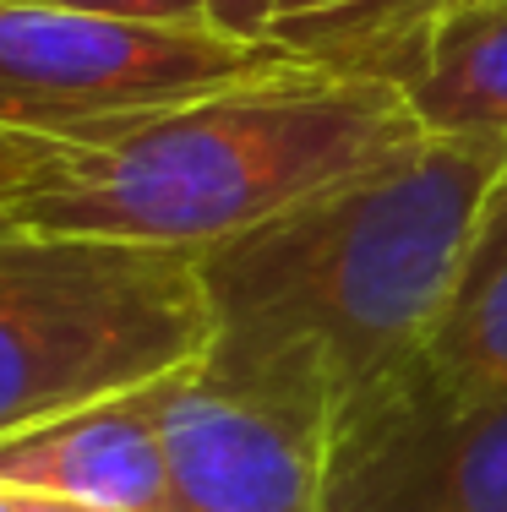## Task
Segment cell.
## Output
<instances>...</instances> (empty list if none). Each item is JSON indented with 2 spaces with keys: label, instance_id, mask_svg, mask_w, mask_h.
Segmentation results:
<instances>
[{
  "label": "cell",
  "instance_id": "6da1fadb",
  "mask_svg": "<svg viewBox=\"0 0 507 512\" xmlns=\"http://www.w3.org/2000/svg\"><path fill=\"white\" fill-rule=\"evenodd\" d=\"M502 175V142L426 131L289 213L197 251L213 306L208 360L306 376L333 414L393 382L426 360Z\"/></svg>",
  "mask_w": 507,
  "mask_h": 512
},
{
  "label": "cell",
  "instance_id": "7a4b0ae2",
  "mask_svg": "<svg viewBox=\"0 0 507 512\" xmlns=\"http://www.w3.org/2000/svg\"><path fill=\"white\" fill-rule=\"evenodd\" d=\"M426 137L377 71L279 66L93 137H28L0 218L50 235L208 251Z\"/></svg>",
  "mask_w": 507,
  "mask_h": 512
},
{
  "label": "cell",
  "instance_id": "3957f363",
  "mask_svg": "<svg viewBox=\"0 0 507 512\" xmlns=\"http://www.w3.org/2000/svg\"><path fill=\"white\" fill-rule=\"evenodd\" d=\"M208 349L197 251L0 218V436L153 387Z\"/></svg>",
  "mask_w": 507,
  "mask_h": 512
},
{
  "label": "cell",
  "instance_id": "277c9868",
  "mask_svg": "<svg viewBox=\"0 0 507 512\" xmlns=\"http://www.w3.org/2000/svg\"><path fill=\"white\" fill-rule=\"evenodd\" d=\"M279 60L295 55L284 44L224 39L213 28H159L0 0V131L39 142L93 137L257 77Z\"/></svg>",
  "mask_w": 507,
  "mask_h": 512
},
{
  "label": "cell",
  "instance_id": "5b68a950",
  "mask_svg": "<svg viewBox=\"0 0 507 512\" xmlns=\"http://www.w3.org/2000/svg\"><path fill=\"white\" fill-rule=\"evenodd\" d=\"M322 512H507V393L415 360L328 420Z\"/></svg>",
  "mask_w": 507,
  "mask_h": 512
},
{
  "label": "cell",
  "instance_id": "8992f818",
  "mask_svg": "<svg viewBox=\"0 0 507 512\" xmlns=\"http://www.w3.org/2000/svg\"><path fill=\"white\" fill-rule=\"evenodd\" d=\"M148 393L169 458V512H322L333 404L317 382L202 360Z\"/></svg>",
  "mask_w": 507,
  "mask_h": 512
},
{
  "label": "cell",
  "instance_id": "52a82bcc",
  "mask_svg": "<svg viewBox=\"0 0 507 512\" xmlns=\"http://www.w3.org/2000/svg\"><path fill=\"white\" fill-rule=\"evenodd\" d=\"M0 491H39L99 512H169V458L153 393L55 414L0 436Z\"/></svg>",
  "mask_w": 507,
  "mask_h": 512
},
{
  "label": "cell",
  "instance_id": "ba28073f",
  "mask_svg": "<svg viewBox=\"0 0 507 512\" xmlns=\"http://www.w3.org/2000/svg\"><path fill=\"white\" fill-rule=\"evenodd\" d=\"M431 137L507 148V0H437L371 55Z\"/></svg>",
  "mask_w": 507,
  "mask_h": 512
},
{
  "label": "cell",
  "instance_id": "9c48e42d",
  "mask_svg": "<svg viewBox=\"0 0 507 512\" xmlns=\"http://www.w3.org/2000/svg\"><path fill=\"white\" fill-rule=\"evenodd\" d=\"M426 360L469 387L507 393V175L497 180L469 240L453 300L431 333Z\"/></svg>",
  "mask_w": 507,
  "mask_h": 512
},
{
  "label": "cell",
  "instance_id": "30bf717a",
  "mask_svg": "<svg viewBox=\"0 0 507 512\" xmlns=\"http://www.w3.org/2000/svg\"><path fill=\"white\" fill-rule=\"evenodd\" d=\"M431 6L437 0H279L273 44H284L295 60L366 71L371 55H382Z\"/></svg>",
  "mask_w": 507,
  "mask_h": 512
},
{
  "label": "cell",
  "instance_id": "8fae6325",
  "mask_svg": "<svg viewBox=\"0 0 507 512\" xmlns=\"http://www.w3.org/2000/svg\"><path fill=\"white\" fill-rule=\"evenodd\" d=\"M17 6H55L82 17H115V22H159V28H208L202 0H17Z\"/></svg>",
  "mask_w": 507,
  "mask_h": 512
},
{
  "label": "cell",
  "instance_id": "7c38bea8",
  "mask_svg": "<svg viewBox=\"0 0 507 512\" xmlns=\"http://www.w3.org/2000/svg\"><path fill=\"white\" fill-rule=\"evenodd\" d=\"M208 28L240 44H273V11L279 0H202Z\"/></svg>",
  "mask_w": 507,
  "mask_h": 512
},
{
  "label": "cell",
  "instance_id": "4fadbf2b",
  "mask_svg": "<svg viewBox=\"0 0 507 512\" xmlns=\"http://www.w3.org/2000/svg\"><path fill=\"white\" fill-rule=\"evenodd\" d=\"M11 512H99V507H82L66 502V496H39V491H6Z\"/></svg>",
  "mask_w": 507,
  "mask_h": 512
},
{
  "label": "cell",
  "instance_id": "5bb4252c",
  "mask_svg": "<svg viewBox=\"0 0 507 512\" xmlns=\"http://www.w3.org/2000/svg\"><path fill=\"white\" fill-rule=\"evenodd\" d=\"M22 148H28V137H11V131H0V186H6L11 175H17Z\"/></svg>",
  "mask_w": 507,
  "mask_h": 512
},
{
  "label": "cell",
  "instance_id": "9a60e30c",
  "mask_svg": "<svg viewBox=\"0 0 507 512\" xmlns=\"http://www.w3.org/2000/svg\"><path fill=\"white\" fill-rule=\"evenodd\" d=\"M0 512H11V502H6V491H0Z\"/></svg>",
  "mask_w": 507,
  "mask_h": 512
}]
</instances>
